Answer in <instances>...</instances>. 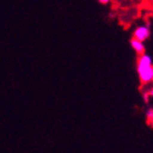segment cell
<instances>
[{"mask_svg":"<svg viewBox=\"0 0 153 153\" xmlns=\"http://www.w3.org/2000/svg\"><path fill=\"white\" fill-rule=\"evenodd\" d=\"M143 98H144V101L148 102V101H149V98H150L149 93H148V92H144V93H143Z\"/></svg>","mask_w":153,"mask_h":153,"instance_id":"5b68a950","label":"cell"},{"mask_svg":"<svg viewBox=\"0 0 153 153\" xmlns=\"http://www.w3.org/2000/svg\"><path fill=\"white\" fill-rule=\"evenodd\" d=\"M150 35H151V29H150L149 25H141L135 28L133 31V38L143 42L150 38Z\"/></svg>","mask_w":153,"mask_h":153,"instance_id":"7a4b0ae2","label":"cell"},{"mask_svg":"<svg viewBox=\"0 0 153 153\" xmlns=\"http://www.w3.org/2000/svg\"><path fill=\"white\" fill-rule=\"evenodd\" d=\"M137 71L139 79L142 84H149L153 82V63L152 58L146 52L139 56L137 62Z\"/></svg>","mask_w":153,"mask_h":153,"instance_id":"6da1fadb","label":"cell"},{"mask_svg":"<svg viewBox=\"0 0 153 153\" xmlns=\"http://www.w3.org/2000/svg\"><path fill=\"white\" fill-rule=\"evenodd\" d=\"M146 121H148V123L153 124V108H149V109L146 110Z\"/></svg>","mask_w":153,"mask_h":153,"instance_id":"277c9868","label":"cell"},{"mask_svg":"<svg viewBox=\"0 0 153 153\" xmlns=\"http://www.w3.org/2000/svg\"><path fill=\"white\" fill-rule=\"evenodd\" d=\"M111 0H99V2H101V4H109Z\"/></svg>","mask_w":153,"mask_h":153,"instance_id":"8992f818","label":"cell"},{"mask_svg":"<svg viewBox=\"0 0 153 153\" xmlns=\"http://www.w3.org/2000/svg\"><path fill=\"white\" fill-rule=\"evenodd\" d=\"M148 93H149V96L151 97V98H153V88L150 89L149 91H148Z\"/></svg>","mask_w":153,"mask_h":153,"instance_id":"52a82bcc","label":"cell"},{"mask_svg":"<svg viewBox=\"0 0 153 153\" xmlns=\"http://www.w3.org/2000/svg\"><path fill=\"white\" fill-rule=\"evenodd\" d=\"M130 45H131V48H132V49L135 51V53H138L139 56L146 52V46H144V42L143 41H140L138 39L132 38L130 41Z\"/></svg>","mask_w":153,"mask_h":153,"instance_id":"3957f363","label":"cell"}]
</instances>
